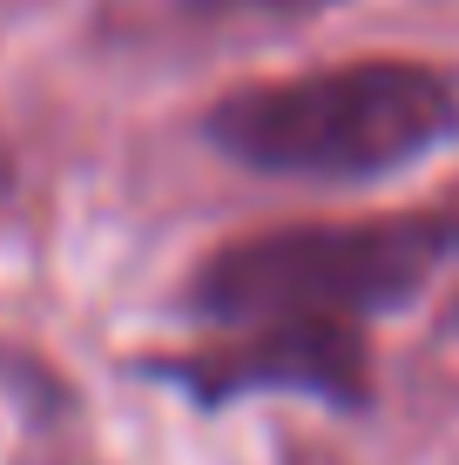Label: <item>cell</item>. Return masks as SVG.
Wrapping results in <instances>:
<instances>
[{
    "label": "cell",
    "instance_id": "6da1fadb",
    "mask_svg": "<svg viewBox=\"0 0 459 465\" xmlns=\"http://www.w3.org/2000/svg\"><path fill=\"white\" fill-rule=\"evenodd\" d=\"M459 94L446 74L413 61H344L318 74L236 88L203 115V135L230 163L257 175H304V183H358L419 163L453 142Z\"/></svg>",
    "mask_w": 459,
    "mask_h": 465
},
{
    "label": "cell",
    "instance_id": "7a4b0ae2",
    "mask_svg": "<svg viewBox=\"0 0 459 465\" xmlns=\"http://www.w3.org/2000/svg\"><path fill=\"white\" fill-rule=\"evenodd\" d=\"M446 263H459L453 216L304 223L216 250L189 283V303L224 331H358V317L413 303Z\"/></svg>",
    "mask_w": 459,
    "mask_h": 465
},
{
    "label": "cell",
    "instance_id": "3957f363",
    "mask_svg": "<svg viewBox=\"0 0 459 465\" xmlns=\"http://www.w3.org/2000/svg\"><path fill=\"white\" fill-rule=\"evenodd\" d=\"M176 378L196 398H236V391H257V384H291V391H318L331 405H358L372 391L358 331H318V324L236 331L230 344H203L196 358H183Z\"/></svg>",
    "mask_w": 459,
    "mask_h": 465
},
{
    "label": "cell",
    "instance_id": "277c9868",
    "mask_svg": "<svg viewBox=\"0 0 459 465\" xmlns=\"http://www.w3.org/2000/svg\"><path fill=\"white\" fill-rule=\"evenodd\" d=\"M189 14H236V7H291V0H176Z\"/></svg>",
    "mask_w": 459,
    "mask_h": 465
},
{
    "label": "cell",
    "instance_id": "5b68a950",
    "mask_svg": "<svg viewBox=\"0 0 459 465\" xmlns=\"http://www.w3.org/2000/svg\"><path fill=\"white\" fill-rule=\"evenodd\" d=\"M14 189V149H7V128H0V196Z\"/></svg>",
    "mask_w": 459,
    "mask_h": 465
}]
</instances>
